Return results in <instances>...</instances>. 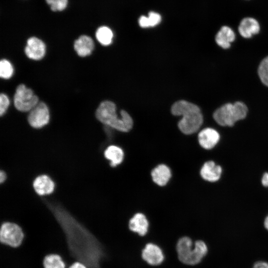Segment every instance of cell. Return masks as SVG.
Returning <instances> with one entry per match:
<instances>
[{
	"mask_svg": "<svg viewBox=\"0 0 268 268\" xmlns=\"http://www.w3.org/2000/svg\"><path fill=\"white\" fill-rule=\"evenodd\" d=\"M260 30L258 21L253 17H245L240 22L238 31L240 34L245 38H251L258 34Z\"/></svg>",
	"mask_w": 268,
	"mask_h": 268,
	"instance_id": "obj_13",
	"label": "cell"
},
{
	"mask_svg": "<svg viewBox=\"0 0 268 268\" xmlns=\"http://www.w3.org/2000/svg\"><path fill=\"white\" fill-rule=\"evenodd\" d=\"M263 225L264 228L268 232V215L265 217Z\"/></svg>",
	"mask_w": 268,
	"mask_h": 268,
	"instance_id": "obj_31",
	"label": "cell"
},
{
	"mask_svg": "<svg viewBox=\"0 0 268 268\" xmlns=\"http://www.w3.org/2000/svg\"><path fill=\"white\" fill-rule=\"evenodd\" d=\"M48 108L44 102H39L29 112L28 121L34 128L39 129L46 125L49 122Z\"/></svg>",
	"mask_w": 268,
	"mask_h": 268,
	"instance_id": "obj_9",
	"label": "cell"
},
{
	"mask_svg": "<svg viewBox=\"0 0 268 268\" xmlns=\"http://www.w3.org/2000/svg\"><path fill=\"white\" fill-rule=\"evenodd\" d=\"M141 257L143 261L152 267L161 265L165 258L162 248L153 242H148L145 245L141 250Z\"/></svg>",
	"mask_w": 268,
	"mask_h": 268,
	"instance_id": "obj_8",
	"label": "cell"
},
{
	"mask_svg": "<svg viewBox=\"0 0 268 268\" xmlns=\"http://www.w3.org/2000/svg\"><path fill=\"white\" fill-rule=\"evenodd\" d=\"M53 11H62L67 6V0H45Z\"/></svg>",
	"mask_w": 268,
	"mask_h": 268,
	"instance_id": "obj_25",
	"label": "cell"
},
{
	"mask_svg": "<svg viewBox=\"0 0 268 268\" xmlns=\"http://www.w3.org/2000/svg\"><path fill=\"white\" fill-rule=\"evenodd\" d=\"M6 179V175L3 171H1L0 172V182L1 183H3Z\"/></svg>",
	"mask_w": 268,
	"mask_h": 268,
	"instance_id": "obj_30",
	"label": "cell"
},
{
	"mask_svg": "<svg viewBox=\"0 0 268 268\" xmlns=\"http://www.w3.org/2000/svg\"><path fill=\"white\" fill-rule=\"evenodd\" d=\"M68 268H88L87 266L83 263L75 261L72 263Z\"/></svg>",
	"mask_w": 268,
	"mask_h": 268,
	"instance_id": "obj_28",
	"label": "cell"
},
{
	"mask_svg": "<svg viewBox=\"0 0 268 268\" xmlns=\"http://www.w3.org/2000/svg\"><path fill=\"white\" fill-rule=\"evenodd\" d=\"M9 105V100L6 95L1 93L0 95V115L2 116L5 113Z\"/></svg>",
	"mask_w": 268,
	"mask_h": 268,
	"instance_id": "obj_26",
	"label": "cell"
},
{
	"mask_svg": "<svg viewBox=\"0 0 268 268\" xmlns=\"http://www.w3.org/2000/svg\"><path fill=\"white\" fill-rule=\"evenodd\" d=\"M119 117L116 112L115 104L109 101L101 102L97 108L95 116L102 124L121 132H128L133 126V120L125 111L120 112Z\"/></svg>",
	"mask_w": 268,
	"mask_h": 268,
	"instance_id": "obj_4",
	"label": "cell"
},
{
	"mask_svg": "<svg viewBox=\"0 0 268 268\" xmlns=\"http://www.w3.org/2000/svg\"><path fill=\"white\" fill-rule=\"evenodd\" d=\"M161 20V17L159 13L151 11L148 13L147 17L144 15L140 16L138 23L140 27L147 28L158 25Z\"/></svg>",
	"mask_w": 268,
	"mask_h": 268,
	"instance_id": "obj_21",
	"label": "cell"
},
{
	"mask_svg": "<svg viewBox=\"0 0 268 268\" xmlns=\"http://www.w3.org/2000/svg\"><path fill=\"white\" fill-rule=\"evenodd\" d=\"M248 108L243 102L237 101L233 104L226 103L218 108L213 114L216 122L221 126L231 127L239 120L247 116Z\"/></svg>",
	"mask_w": 268,
	"mask_h": 268,
	"instance_id": "obj_5",
	"label": "cell"
},
{
	"mask_svg": "<svg viewBox=\"0 0 268 268\" xmlns=\"http://www.w3.org/2000/svg\"><path fill=\"white\" fill-rule=\"evenodd\" d=\"M235 39L233 30L227 26H222L215 36L217 44L223 49H228Z\"/></svg>",
	"mask_w": 268,
	"mask_h": 268,
	"instance_id": "obj_18",
	"label": "cell"
},
{
	"mask_svg": "<svg viewBox=\"0 0 268 268\" xmlns=\"http://www.w3.org/2000/svg\"><path fill=\"white\" fill-rule=\"evenodd\" d=\"M220 139L219 133L214 129L207 128L202 130L198 134V140L200 145L205 149L214 147Z\"/></svg>",
	"mask_w": 268,
	"mask_h": 268,
	"instance_id": "obj_12",
	"label": "cell"
},
{
	"mask_svg": "<svg viewBox=\"0 0 268 268\" xmlns=\"http://www.w3.org/2000/svg\"><path fill=\"white\" fill-rule=\"evenodd\" d=\"M262 185L266 187H268V173H265L262 179Z\"/></svg>",
	"mask_w": 268,
	"mask_h": 268,
	"instance_id": "obj_29",
	"label": "cell"
},
{
	"mask_svg": "<svg viewBox=\"0 0 268 268\" xmlns=\"http://www.w3.org/2000/svg\"><path fill=\"white\" fill-rule=\"evenodd\" d=\"M49 206L64 233L71 257L88 268H102L107 256L100 240L60 205Z\"/></svg>",
	"mask_w": 268,
	"mask_h": 268,
	"instance_id": "obj_1",
	"label": "cell"
},
{
	"mask_svg": "<svg viewBox=\"0 0 268 268\" xmlns=\"http://www.w3.org/2000/svg\"><path fill=\"white\" fill-rule=\"evenodd\" d=\"M43 268H66V264L61 256L57 253H50L42 260Z\"/></svg>",
	"mask_w": 268,
	"mask_h": 268,
	"instance_id": "obj_20",
	"label": "cell"
},
{
	"mask_svg": "<svg viewBox=\"0 0 268 268\" xmlns=\"http://www.w3.org/2000/svg\"><path fill=\"white\" fill-rule=\"evenodd\" d=\"M105 157L110 162L112 167H115L122 163L124 159V152L118 146L110 145L104 151Z\"/></svg>",
	"mask_w": 268,
	"mask_h": 268,
	"instance_id": "obj_19",
	"label": "cell"
},
{
	"mask_svg": "<svg viewBox=\"0 0 268 268\" xmlns=\"http://www.w3.org/2000/svg\"><path fill=\"white\" fill-rule=\"evenodd\" d=\"M95 35L97 40L102 45H109L112 41L113 32L111 29L107 26L100 27L97 30Z\"/></svg>",
	"mask_w": 268,
	"mask_h": 268,
	"instance_id": "obj_22",
	"label": "cell"
},
{
	"mask_svg": "<svg viewBox=\"0 0 268 268\" xmlns=\"http://www.w3.org/2000/svg\"><path fill=\"white\" fill-rule=\"evenodd\" d=\"M33 188L40 196L49 195L55 189V183L48 176L43 175L37 177L33 182Z\"/></svg>",
	"mask_w": 268,
	"mask_h": 268,
	"instance_id": "obj_15",
	"label": "cell"
},
{
	"mask_svg": "<svg viewBox=\"0 0 268 268\" xmlns=\"http://www.w3.org/2000/svg\"><path fill=\"white\" fill-rule=\"evenodd\" d=\"M251 268H268V261L265 260H258L254 262Z\"/></svg>",
	"mask_w": 268,
	"mask_h": 268,
	"instance_id": "obj_27",
	"label": "cell"
},
{
	"mask_svg": "<svg viewBox=\"0 0 268 268\" xmlns=\"http://www.w3.org/2000/svg\"><path fill=\"white\" fill-rule=\"evenodd\" d=\"M24 238V232L19 225L11 222L2 223L0 230V241L2 244L16 248L22 245Z\"/></svg>",
	"mask_w": 268,
	"mask_h": 268,
	"instance_id": "obj_6",
	"label": "cell"
},
{
	"mask_svg": "<svg viewBox=\"0 0 268 268\" xmlns=\"http://www.w3.org/2000/svg\"><path fill=\"white\" fill-rule=\"evenodd\" d=\"M129 229L139 236L144 237L148 233L150 224L145 214L137 212L130 218L128 222Z\"/></svg>",
	"mask_w": 268,
	"mask_h": 268,
	"instance_id": "obj_10",
	"label": "cell"
},
{
	"mask_svg": "<svg viewBox=\"0 0 268 268\" xmlns=\"http://www.w3.org/2000/svg\"><path fill=\"white\" fill-rule=\"evenodd\" d=\"M176 251L178 259L181 263L196 266L200 264L208 255L209 247L203 240L194 241L190 237L184 236L178 240Z\"/></svg>",
	"mask_w": 268,
	"mask_h": 268,
	"instance_id": "obj_2",
	"label": "cell"
},
{
	"mask_svg": "<svg viewBox=\"0 0 268 268\" xmlns=\"http://www.w3.org/2000/svg\"><path fill=\"white\" fill-rule=\"evenodd\" d=\"M24 51L29 59L40 60L45 56L46 46L41 40L35 37H32L28 39Z\"/></svg>",
	"mask_w": 268,
	"mask_h": 268,
	"instance_id": "obj_11",
	"label": "cell"
},
{
	"mask_svg": "<svg viewBox=\"0 0 268 268\" xmlns=\"http://www.w3.org/2000/svg\"><path fill=\"white\" fill-rule=\"evenodd\" d=\"M171 112L175 116H182L178 126L182 133L191 134L197 132L203 122L201 110L196 105L185 100L175 102L171 107Z\"/></svg>",
	"mask_w": 268,
	"mask_h": 268,
	"instance_id": "obj_3",
	"label": "cell"
},
{
	"mask_svg": "<svg viewBox=\"0 0 268 268\" xmlns=\"http://www.w3.org/2000/svg\"><path fill=\"white\" fill-rule=\"evenodd\" d=\"M151 175L153 181L160 186L166 185L171 177L170 168L164 164H160L151 171Z\"/></svg>",
	"mask_w": 268,
	"mask_h": 268,
	"instance_id": "obj_17",
	"label": "cell"
},
{
	"mask_svg": "<svg viewBox=\"0 0 268 268\" xmlns=\"http://www.w3.org/2000/svg\"><path fill=\"white\" fill-rule=\"evenodd\" d=\"M94 48L92 39L87 35H81L74 43V49L78 56L84 57L90 55Z\"/></svg>",
	"mask_w": 268,
	"mask_h": 268,
	"instance_id": "obj_16",
	"label": "cell"
},
{
	"mask_svg": "<svg viewBox=\"0 0 268 268\" xmlns=\"http://www.w3.org/2000/svg\"><path fill=\"white\" fill-rule=\"evenodd\" d=\"M258 72L262 82L268 87V56L265 58L260 64Z\"/></svg>",
	"mask_w": 268,
	"mask_h": 268,
	"instance_id": "obj_23",
	"label": "cell"
},
{
	"mask_svg": "<svg viewBox=\"0 0 268 268\" xmlns=\"http://www.w3.org/2000/svg\"><path fill=\"white\" fill-rule=\"evenodd\" d=\"M13 68L11 63L5 59L0 62V76L4 79L10 78L13 74Z\"/></svg>",
	"mask_w": 268,
	"mask_h": 268,
	"instance_id": "obj_24",
	"label": "cell"
},
{
	"mask_svg": "<svg viewBox=\"0 0 268 268\" xmlns=\"http://www.w3.org/2000/svg\"><path fill=\"white\" fill-rule=\"evenodd\" d=\"M14 105L21 112L30 111L39 102L38 97L24 84L19 85L13 98Z\"/></svg>",
	"mask_w": 268,
	"mask_h": 268,
	"instance_id": "obj_7",
	"label": "cell"
},
{
	"mask_svg": "<svg viewBox=\"0 0 268 268\" xmlns=\"http://www.w3.org/2000/svg\"><path fill=\"white\" fill-rule=\"evenodd\" d=\"M221 167L212 161L204 163L200 171L201 177L204 180L210 182L218 181L221 177Z\"/></svg>",
	"mask_w": 268,
	"mask_h": 268,
	"instance_id": "obj_14",
	"label": "cell"
}]
</instances>
